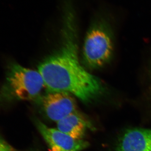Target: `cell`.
I'll list each match as a JSON object with an SVG mask.
<instances>
[{
    "label": "cell",
    "instance_id": "cell-8",
    "mask_svg": "<svg viewBox=\"0 0 151 151\" xmlns=\"http://www.w3.org/2000/svg\"><path fill=\"white\" fill-rule=\"evenodd\" d=\"M0 151H16L2 138L0 137Z\"/></svg>",
    "mask_w": 151,
    "mask_h": 151
},
{
    "label": "cell",
    "instance_id": "cell-7",
    "mask_svg": "<svg viewBox=\"0 0 151 151\" xmlns=\"http://www.w3.org/2000/svg\"><path fill=\"white\" fill-rule=\"evenodd\" d=\"M57 129L76 139L82 140L86 131L92 129V124L78 111L57 122Z\"/></svg>",
    "mask_w": 151,
    "mask_h": 151
},
{
    "label": "cell",
    "instance_id": "cell-6",
    "mask_svg": "<svg viewBox=\"0 0 151 151\" xmlns=\"http://www.w3.org/2000/svg\"><path fill=\"white\" fill-rule=\"evenodd\" d=\"M115 151H151V129L131 128L116 142Z\"/></svg>",
    "mask_w": 151,
    "mask_h": 151
},
{
    "label": "cell",
    "instance_id": "cell-5",
    "mask_svg": "<svg viewBox=\"0 0 151 151\" xmlns=\"http://www.w3.org/2000/svg\"><path fill=\"white\" fill-rule=\"evenodd\" d=\"M35 122L50 151H81L89 146L86 141L73 139L58 129L47 127L38 119Z\"/></svg>",
    "mask_w": 151,
    "mask_h": 151
},
{
    "label": "cell",
    "instance_id": "cell-3",
    "mask_svg": "<svg viewBox=\"0 0 151 151\" xmlns=\"http://www.w3.org/2000/svg\"><path fill=\"white\" fill-rule=\"evenodd\" d=\"M115 44L112 30L102 20L96 21L87 31L83 46V63L87 68H101L111 61Z\"/></svg>",
    "mask_w": 151,
    "mask_h": 151
},
{
    "label": "cell",
    "instance_id": "cell-2",
    "mask_svg": "<svg viewBox=\"0 0 151 151\" xmlns=\"http://www.w3.org/2000/svg\"><path fill=\"white\" fill-rule=\"evenodd\" d=\"M44 88V81L38 70L10 61L5 80L0 88V105L17 100H37Z\"/></svg>",
    "mask_w": 151,
    "mask_h": 151
},
{
    "label": "cell",
    "instance_id": "cell-4",
    "mask_svg": "<svg viewBox=\"0 0 151 151\" xmlns=\"http://www.w3.org/2000/svg\"><path fill=\"white\" fill-rule=\"evenodd\" d=\"M40 103L45 114L49 119L58 122L77 110L73 95L63 92H47L41 97Z\"/></svg>",
    "mask_w": 151,
    "mask_h": 151
},
{
    "label": "cell",
    "instance_id": "cell-1",
    "mask_svg": "<svg viewBox=\"0 0 151 151\" xmlns=\"http://www.w3.org/2000/svg\"><path fill=\"white\" fill-rule=\"evenodd\" d=\"M61 44L40 63L38 70L47 92H63L84 103H92L105 92L104 84L81 64L78 57L77 27L72 0H63Z\"/></svg>",
    "mask_w": 151,
    "mask_h": 151
}]
</instances>
